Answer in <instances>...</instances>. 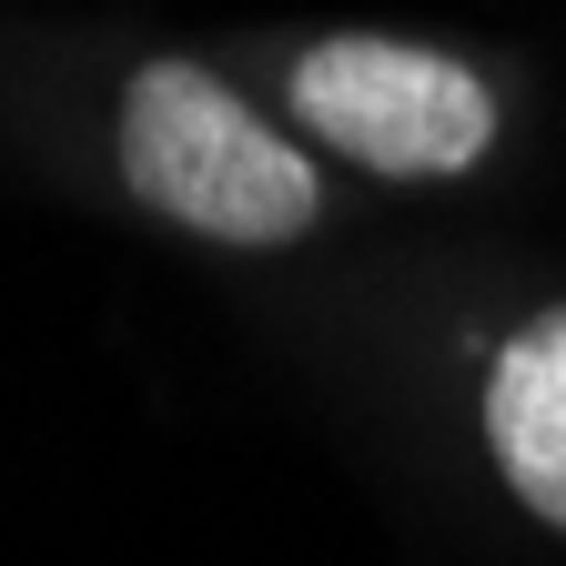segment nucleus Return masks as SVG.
Here are the masks:
<instances>
[{"instance_id": "obj_1", "label": "nucleus", "mask_w": 566, "mask_h": 566, "mask_svg": "<svg viewBox=\"0 0 566 566\" xmlns=\"http://www.w3.org/2000/svg\"><path fill=\"white\" fill-rule=\"evenodd\" d=\"M122 182L212 243H294L314 233L324 182L273 122L243 112L202 61H142L122 92Z\"/></svg>"}, {"instance_id": "obj_2", "label": "nucleus", "mask_w": 566, "mask_h": 566, "mask_svg": "<svg viewBox=\"0 0 566 566\" xmlns=\"http://www.w3.org/2000/svg\"><path fill=\"white\" fill-rule=\"evenodd\" d=\"M294 122H314V142H334L344 163L395 172V182H446L475 172L495 142V92L465 61L415 51V41H375V31H334L294 61Z\"/></svg>"}, {"instance_id": "obj_3", "label": "nucleus", "mask_w": 566, "mask_h": 566, "mask_svg": "<svg viewBox=\"0 0 566 566\" xmlns=\"http://www.w3.org/2000/svg\"><path fill=\"white\" fill-rule=\"evenodd\" d=\"M485 446L526 495V516L566 536V304H546L526 334H506L485 375Z\"/></svg>"}]
</instances>
